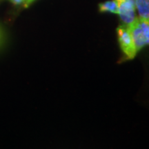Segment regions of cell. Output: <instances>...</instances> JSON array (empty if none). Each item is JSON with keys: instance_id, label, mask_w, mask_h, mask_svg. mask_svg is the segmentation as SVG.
<instances>
[{"instance_id": "obj_1", "label": "cell", "mask_w": 149, "mask_h": 149, "mask_svg": "<svg viewBox=\"0 0 149 149\" xmlns=\"http://www.w3.org/2000/svg\"><path fill=\"white\" fill-rule=\"evenodd\" d=\"M117 34L119 44L122 53H124V58L127 60L135 58L137 52L135 48L128 26L125 24L120 25L117 29Z\"/></svg>"}, {"instance_id": "obj_2", "label": "cell", "mask_w": 149, "mask_h": 149, "mask_svg": "<svg viewBox=\"0 0 149 149\" xmlns=\"http://www.w3.org/2000/svg\"><path fill=\"white\" fill-rule=\"evenodd\" d=\"M118 6V15L122 22L128 26L137 18L135 0H115Z\"/></svg>"}, {"instance_id": "obj_3", "label": "cell", "mask_w": 149, "mask_h": 149, "mask_svg": "<svg viewBox=\"0 0 149 149\" xmlns=\"http://www.w3.org/2000/svg\"><path fill=\"white\" fill-rule=\"evenodd\" d=\"M139 31L145 46L149 45V21L139 17H137Z\"/></svg>"}, {"instance_id": "obj_4", "label": "cell", "mask_w": 149, "mask_h": 149, "mask_svg": "<svg viewBox=\"0 0 149 149\" xmlns=\"http://www.w3.org/2000/svg\"><path fill=\"white\" fill-rule=\"evenodd\" d=\"M139 17L149 21V0H135Z\"/></svg>"}, {"instance_id": "obj_5", "label": "cell", "mask_w": 149, "mask_h": 149, "mask_svg": "<svg viewBox=\"0 0 149 149\" xmlns=\"http://www.w3.org/2000/svg\"><path fill=\"white\" fill-rule=\"evenodd\" d=\"M99 10L102 13L109 12L111 13L118 15V6L115 0L107 1L99 4Z\"/></svg>"}, {"instance_id": "obj_6", "label": "cell", "mask_w": 149, "mask_h": 149, "mask_svg": "<svg viewBox=\"0 0 149 149\" xmlns=\"http://www.w3.org/2000/svg\"><path fill=\"white\" fill-rule=\"evenodd\" d=\"M5 38H4V33H3L2 29L0 27V47L3 45V42H4Z\"/></svg>"}, {"instance_id": "obj_7", "label": "cell", "mask_w": 149, "mask_h": 149, "mask_svg": "<svg viewBox=\"0 0 149 149\" xmlns=\"http://www.w3.org/2000/svg\"><path fill=\"white\" fill-rule=\"evenodd\" d=\"M10 1L15 5H21L22 3L24 4L27 0H10Z\"/></svg>"}, {"instance_id": "obj_8", "label": "cell", "mask_w": 149, "mask_h": 149, "mask_svg": "<svg viewBox=\"0 0 149 149\" xmlns=\"http://www.w3.org/2000/svg\"><path fill=\"white\" fill-rule=\"evenodd\" d=\"M34 1H35V0H27V1L25 2V3H24V7H25V8H27V7H29V6L31 5V3H32Z\"/></svg>"}]
</instances>
